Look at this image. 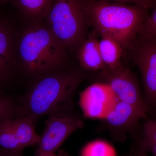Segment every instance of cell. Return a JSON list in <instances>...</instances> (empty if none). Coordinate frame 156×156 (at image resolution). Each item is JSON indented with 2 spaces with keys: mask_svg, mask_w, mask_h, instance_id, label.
<instances>
[{
  "mask_svg": "<svg viewBox=\"0 0 156 156\" xmlns=\"http://www.w3.org/2000/svg\"><path fill=\"white\" fill-rule=\"evenodd\" d=\"M96 32L88 34L76 53L78 65L87 75L105 68L102 61Z\"/></svg>",
  "mask_w": 156,
  "mask_h": 156,
  "instance_id": "obj_11",
  "label": "cell"
},
{
  "mask_svg": "<svg viewBox=\"0 0 156 156\" xmlns=\"http://www.w3.org/2000/svg\"><path fill=\"white\" fill-rule=\"evenodd\" d=\"M124 156H127V155H126Z\"/></svg>",
  "mask_w": 156,
  "mask_h": 156,
  "instance_id": "obj_25",
  "label": "cell"
},
{
  "mask_svg": "<svg viewBox=\"0 0 156 156\" xmlns=\"http://www.w3.org/2000/svg\"><path fill=\"white\" fill-rule=\"evenodd\" d=\"M87 77L79 65L68 64L32 78L19 100L20 115L39 118L56 113H77L73 98L81 83Z\"/></svg>",
  "mask_w": 156,
  "mask_h": 156,
  "instance_id": "obj_1",
  "label": "cell"
},
{
  "mask_svg": "<svg viewBox=\"0 0 156 156\" xmlns=\"http://www.w3.org/2000/svg\"><path fill=\"white\" fill-rule=\"evenodd\" d=\"M20 115L18 101L7 94L0 87V123L7 120L14 119Z\"/></svg>",
  "mask_w": 156,
  "mask_h": 156,
  "instance_id": "obj_17",
  "label": "cell"
},
{
  "mask_svg": "<svg viewBox=\"0 0 156 156\" xmlns=\"http://www.w3.org/2000/svg\"><path fill=\"white\" fill-rule=\"evenodd\" d=\"M146 120L141 130L137 129L131 137L133 141L138 144L147 152L156 156V119Z\"/></svg>",
  "mask_w": 156,
  "mask_h": 156,
  "instance_id": "obj_15",
  "label": "cell"
},
{
  "mask_svg": "<svg viewBox=\"0 0 156 156\" xmlns=\"http://www.w3.org/2000/svg\"><path fill=\"white\" fill-rule=\"evenodd\" d=\"M37 121L26 115L18 116L13 120L15 134L23 149L27 147L37 145L39 143L40 135L37 134L35 128Z\"/></svg>",
  "mask_w": 156,
  "mask_h": 156,
  "instance_id": "obj_14",
  "label": "cell"
},
{
  "mask_svg": "<svg viewBox=\"0 0 156 156\" xmlns=\"http://www.w3.org/2000/svg\"><path fill=\"white\" fill-rule=\"evenodd\" d=\"M129 52L142 77L147 118L150 114L155 115L156 37L137 36Z\"/></svg>",
  "mask_w": 156,
  "mask_h": 156,
  "instance_id": "obj_5",
  "label": "cell"
},
{
  "mask_svg": "<svg viewBox=\"0 0 156 156\" xmlns=\"http://www.w3.org/2000/svg\"><path fill=\"white\" fill-rule=\"evenodd\" d=\"M119 99L108 85L95 83L80 93L79 105L84 118L104 119Z\"/></svg>",
  "mask_w": 156,
  "mask_h": 156,
  "instance_id": "obj_9",
  "label": "cell"
},
{
  "mask_svg": "<svg viewBox=\"0 0 156 156\" xmlns=\"http://www.w3.org/2000/svg\"><path fill=\"white\" fill-rule=\"evenodd\" d=\"M13 120L0 123V147L7 150L23 151L14 131Z\"/></svg>",
  "mask_w": 156,
  "mask_h": 156,
  "instance_id": "obj_16",
  "label": "cell"
},
{
  "mask_svg": "<svg viewBox=\"0 0 156 156\" xmlns=\"http://www.w3.org/2000/svg\"><path fill=\"white\" fill-rule=\"evenodd\" d=\"M42 22L29 23L17 36V68L31 79L69 62L66 48Z\"/></svg>",
  "mask_w": 156,
  "mask_h": 156,
  "instance_id": "obj_3",
  "label": "cell"
},
{
  "mask_svg": "<svg viewBox=\"0 0 156 156\" xmlns=\"http://www.w3.org/2000/svg\"><path fill=\"white\" fill-rule=\"evenodd\" d=\"M86 0H54L46 25L68 52L76 53L88 34Z\"/></svg>",
  "mask_w": 156,
  "mask_h": 156,
  "instance_id": "obj_4",
  "label": "cell"
},
{
  "mask_svg": "<svg viewBox=\"0 0 156 156\" xmlns=\"http://www.w3.org/2000/svg\"><path fill=\"white\" fill-rule=\"evenodd\" d=\"M108 2L123 4L132 3L133 5L139 6L148 10L153 9L156 6V0H105Z\"/></svg>",
  "mask_w": 156,
  "mask_h": 156,
  "instance_id": "obj_20",
  "label": "cell"
},
{
  "mask_svg": "<svg viewBox=\"0 0 156 156\" xmlns=\"http://www.w3.org/2000/svg\"><path fill=\"white\" fill-rule=\"evenodd\" d=\"M142 119H147L133 106L119 100L97 127V131H108L115 141L124 142L128 134L131 136L136 132Z\"/></svg>",
  "mask_w": 156,
  "mask_h": 156,
  "instance_id": "obj_8",
  "label": "cell"
},
{
  "mask_svg": "<svg viewBox=\"0 0 156 156\" xmlns=\"http://www.w3.org/2000/svg\"><path fill=\"white\" fill-rule=\"evenodd\" d=\"M85 13L89 27L98 34L114 39L128 52L150 15L139 6L105 0H86Z\"/></svg>",
  "mask_w": 156,
  "mask_h": 156,
  "instance_id": "obj_2",
  "label": "cell"
},
{
  "mask_svg": "<svg viewBox=\"0 0 156 156\" xmlns=\"http://www.w3.org/2000/svg\"><path fill=\"white\" fill-rule=\"evenodd\" d=\"M80 156H114V153L108 143L103 140H96L83 147Z\"/></svg>",
  "mask_w": 156,
  "mask_h": 156,
  "instance_id": "obj_18",
  "label": "cell"
},
{
  "mask_svg": "<svg viewBox=\"0 0 156 156\" xmlns=\"http://www.w3.org/2000/svg\"><path fill=\"white\" fill-rule=\"evenodd\" d=\"M138 35L156 37V6L143 24Z\"/></svg>",
  "mask_w": 156,
  "mask_h": 156,
  "instance_id": "obj_19",
  "label": "cell"
},
{
  "mask_svg": "<svg viewBox=\"0 0 156 156\" xmlns=\"http://www.w3.org/2000/svg\"><path fill=\"white\" fill-rule=\"evenodd\" d=\"M0 156H23L22 151L7 150L0 147Z\"/></svg>",
  "mask_w": 156,
  "mask_h": 156,
  "instance_id": "obj_22",
  "label": "cell"
},
{
  "mask_svg": "<svg viewBox=\"0 0 156 156\" xmlns=\"http://www.w3.org/2000/svg\"><path fill=\"white\" fill-rule=\"evenodd\" d=\"M29 23L47 19L54 0H11Z\"/></svg>",
  "mask_w": 156,
  "mask_h": 156,
  "instance_id": "obj_12",
  "label": "cell"
},
{
  "mask_svg": "<svg viewBox=\"0 0 156 156\" xmlns=\"http://www.w3.org/2000/svg\"><path fill=\"white\" fill-rule=\"evenodd\" d=\"M11 1V0H0V4H2L6 2H9V1Z\"/></svg>",
  "mask_w": 156,
  "mask_h": 156,
  "instance_id": "obj_24",
  "label": "cell"
},
{
  "mask_svg": "<svg viewBox=\"0 0 156 156\" xmlns=\"http://www.w3.org/2000/svg\"><path fill=\"white\" fill-rule=\"evenodd\" d=\"M95 82L108 85L118 99L133 106L148 119L147 108L139 84L131 69L125 64L111 70H102L88 74Z\"/></svg>",
  "mask_w": 156,
  "mask_h": 156,
  "instance_id": "obj_6",
  "label": "cell"
},
{
  "mask_svg": "<svg viewBox=\"0 0 156 156\" xmlns=\"http://www.w3.org/2000/svg\"><path fill=\"white\" fill-rule=\"evenodd\" d=\"M17 34L9 20L0 18V87L9 83L17 68Z\"/></svg>",
  "mask_w": 156,
  "mask_h": 156,
  "instance_id": "obj_10",
  "label": "cell"
},
{
  "mask_svg": "<svg viewBox=\"0 0 156 156\" xmlns=\"http://www.w3.org/2000/svg\"><path fill=\"white\" fill-rule=\"evenodd\" d=\"M98 40L99 50L105 68L115 69L122 65V58L126 50L117 41L111 37L101 36Z\"/></svg>",
  "mask_w": 156,
  "mask_h": 156,
  "instance_id": "obj_13",
  "label": "cell"
},
{
  "mask_svg": "<svg viewBox=\"0 0 156 156\" xmlns=\"http://www.w3.org/2000/svg\"><path fill=\"white\" fill-rule=\"evenodd\" d=\"M127 155V156H148L147 153L134 141H133L129 153Z\"/></svg>",
  "mask_w": 156,
  "mask_h": 156,
  "instance_id": "obj_21",
  "label": "cell"
},
{
  "mask_svg": "<svg viewBox=\"0 0 156 156\" xmlns=\"http://www.w3.org/2000/svg\"><path fill=\"white\" fill-rule=\"evenodd\" d=\"M40 156H69V155L65 151L61 150L59 152V154H56L55 153H50L45 154L41 155Z\"/></svg>",
  "mask_w": 156,
  "mask_h": 156,
  "instance_id": "obj_23",
  "label": "cell"
},
{
  "mask_svg": "<svg viewBox=\"0 0 156 156\" xmlns=\"http://www.w3.org/2000/svg\"><path fill=\"white\" fill-rule=\"evenodd\" d=\"M84 126L83 118L78 113H62L49 115L34 156L56 152L71 134Z\"/></svg>",
  "mask_w": 156,
  "mask_h": 156,
  "instance_id": "obj_7",
  "label": "cell"
}]
</instances>
